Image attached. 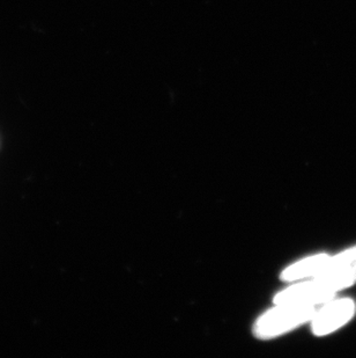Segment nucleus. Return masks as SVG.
Masks as SVG:
<instances>
[{"mask_svg": "<svg viewBox=\"0 0 356 358\" xmlns=\"http://www.w3.org/2000/svg\"><path fill=\"white\" fill-rule=\"evenodd\" d=\"M316 312L315 305L281 303L259 317L253 326V334L259 340H271L311 321Z\"/></svg>", "mask_w": 356, "mask_h": 358, "instance_id": "obj_1", "label": "nucleus"}, {"mask_svg": "<svg viewBox=\"0 0 356 358\" xmlns=\"http://www.w3.org/2000/svg\"><path fill=\"white\" fill-rule=\"evenodd\" d=\"M315 278L333 294L356 283V246L331 257L325 269Z\"/></svg>", "mask_w": 356, "mask_h": 358, "instance_id": "obj_2", "label": "nucleus"}, {"mask_svg": "<svg viewBox=\"0 0 356 358\" xmlns=\"http://www.w3.org/2000/svg\"><path fill=\"white\" fill-rule=\"evenodd\" d=\"M355 301L350 298L326 301L311 319V329L317 336L329 335L343 327L355 315Z\"/></svg>", "mask_w": 356, "mask_h": 358, "instance_id": "obj_3", "label": "nucleus"}, {"mask_svg": "<svg viewBox=\"0 0 356 358\" xmlns=\"http://www.w3.org/2000/svg\"><path fill=\"white\" fill-rule=\"evenodd\" d=\"M334 297L320 280L311 278L308 280H301L297 284L285 287L276 294L274 297L276 304L281 303H294V304H322L331 301Z\"/></svg>", "mask_w": 356, "mask_h": 358, "instance_id": "obj_4", "label": "nucleus"}, {"mask_svg": "<svg viewBox=\"0 0 356 358\" xmlns=\"http://www.w3.org/2000/svg\"><path fill=\"white\" fill-rule=\"evenodd\" d=\"M329 259L331 257L327 254H318V255L297 261L292 266L285 268L281 273V280L288 283H294V282L317 278L325 269Z\"/></svg>", "mask_w": 356, "mask_h": 358, "instance_id": "obj_5", "label": "nucleus"}]
</instances>
